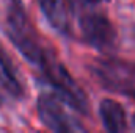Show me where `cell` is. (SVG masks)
I'll use <instances>...</instances> for the list:
<instances>
[{
    "label": "cell",
    "mask_w": 135,
    "mask_h": 133,
    "mask_svg": "<svg viewBox=\"0 0 135 133\" xmlns=\"http://www.w3.org/2000/svg\"><path fill=\"white\" fill-rule=\"evenodd\" d=\"M80 32L90 45L101 52H110L116 47V30L101 13L83 14L80 17Z\"/></svg>",
    "instance_id": "obj_5"
},
{
    "label": "cell",
    "mask_w": 135,
    "mask_h": 133,
    "mask_svg": "<svg viewBox=\"0 0 135 133\" xmlns=\"http://www.w3.org/2000/svg\"><path fill=\"white\" fill-rule=\"evenodd\" d=\"M131 97H134V99H135V94H134V96H131Z\"/></svg>",
    "instance_id": "obj_11"
},
{
    "label": "cell",
    "mask_w": 135,
    "mask_h": 133,
    "mask_svg": "<svg viewBox=\"0 0 135 133\" xmlns=\"http://www.w3.org/2000/svg\"><path fill=\"white\" fill-rule=\"evenodd\" d=\"M93 74L110 91L124 93L127 96L135 94V64L121 60L108 58L98 60L93 66Z\"/></svg>",
    "instance_id": "obj_3"
},
{
    "label": "cell",
    "mask_w": 135,
    "mask_h": 133,
    "mask_svg": "<svg viewBox=\"0 0 135 133\" xmlns=\"http://www.w3.org/2000/svg\"><path fill=\"white\" fill-rule=\"evenodd\" d=\"M63 100L52 94H41L36 110L41 122L52 132L57 133H72L83 132V125L77 122L63 106Z\"/></svg>",
    "instance_id": "obj_4"
},
{
    "label": "cell",
    "mask_w": 135,
    "mask_h": 133,
    "mask_svg": "<svg viewBox=\"0 0 135 133\" xmlns=\"http://www.w3.org/2000/svg\"><path fill=\"white\" fill-rule=\"evenodd\" d=\"M132 122H134V127H135V116L132 117Z\"/></svg>",
    "instance_id": "obj_10"
},
{
    "label": "cell",
    "mask_w": 135,
    "mask_h": 133,
    "mask_svg": "<svg viewBox=\"0 0 135 133\" xmlns=\"http://www.w3.org/2000/svg\"><path fill=\"white\" fill-rule=\"evenodd\" d=\"M41 72L49 81V85L57 91V96L69 105L72 110L86 114L88 113V99L83 89L77 85V81L71 77V74L50 52H47L44 61L41 63Z\"/></svg>",
    "instance_id": "obj_2"
},
{
    "label": "cell",
    "mask_w": 135,
    "mask_h": 133,
    "mask_svg": "<svg viewBox=\"0 0 135 133\" xmlns=\"http://www.w3.org/2000/svg\"><path fill=\"white\" fill-rule=\"evenodd\" d=\"M85 3H90V5H98V3H102V2H107V0H83Z\"/></svg>",
    "instance_id": "obj_9"
},
{
    "label": "cell",
    "mask_w": 135,
    "mask_h": 133,
    "mask_svg": "<svg viewBox=\"0 0 135 133\" xmlns=\"http://www.w3.org/2000/svg\"><path fill=\"white\" fill-rule=\"evenodd\" d=\"M0 81L13 97L21 99L24 96V88L19 80L16 66L9 58L8 52L2 47V44H0Z\"/></svg>",
    "instance_id": "obj_8"
},
{
    "label": "cell",
    "mask_w": 135,
    "mask_h": 133,
    "mask_svg": "<svg viewBox=\"0 0 135 133\" xmlns=\"http://www.w3.org/2000/svg\"><path fill=\"white\" fill-rule=\"evenodd\" d=\"M99 114H101L104 127L112 133H118L126 130L127 127V117L126 111L113 99H104L99 103Z\"/></svg>",
    "instance_id": "obj_7"
},
{
    "label": "cell",
    "mask_w": 135,
    "mask_h": 133,
    "mask_svg": "<svg viewBox=\"0 0 135 133\" xmlns=\"http://www.w3.org/2000/svg\"><path fill=\"white\" fill-rule=\"evenodd\" d=\"M39 5L41 13L47 19V22L61 34H68L71 32L69 24V11H68L66 0H36Z\"/></svg>",
    "instance_id": "obj_6"
},
{
    "label": "cell",
    "mask_w": 135,
    "mask_h": 133,
    "mask_svg": "<svg viewBox=\"0 0 135 133\" xmlns=\"http://www.w3.org/2000/svg\"><path fill=\"white\" fill-rule=\"evenodd\" d=\"M5 19L9 41L27 61L39 67L49 50L41 45L39 36L21 0H8Z\"/></svg>",
    "instance_id": "obj_1"
}]
</instances>
